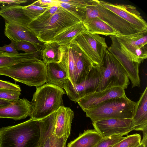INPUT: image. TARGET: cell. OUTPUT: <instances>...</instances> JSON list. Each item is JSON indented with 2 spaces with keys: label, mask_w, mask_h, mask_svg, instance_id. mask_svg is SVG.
<instances>
[{
  "label": "cell",
  "mask_w": 147,
  "mask_h": 147,
  "mask_svg": "<svg viewBox=\"0 0 147 147\" xmlns=\"http://www.w3.org/2000/svg\"><path fill=\"white\" fill-rule=\"evenodd\" d=\"M81 22L78 18L57 4L48 7L27 27L40 41L47 43L65 29Z\"/></svg>",
  "instance_id": "obj_1"
},
{
  "label": "cell",
  "mask_w": 147,
  "mask_h": 147,
  "mask_svg": "<svg viewBox=\"0 0 147 147\" xmlns=\"http://www.w3.org/2000/svg\"><path fill=\"white\" fill-rule=\"evenodd\" d=\"M40 136L38 121L30 118L0 128V147H36Z\"/></svg>",
  "instance_id": "obj_2"
},
{
  "label": "cell",
  "mask_w": 147,
  "mask_h": 147,
  "mask_svg": "<svg viewBox=\"0 0 147 147\" xmlns=\"http://www.w3.org/2000/svg\"><path fill=\"white\" fill-rule=\"evenodd\" d=\"M30 102L29 116L35 120H42L55 112L63 105V88L46 83L37 88Z\"/></svg>",
  "instance_id": "obj_3"
},
{
  "label": "cell",
  "mask_w": 147,
  "mask_h": 147,
  "mask_svg": "<svg viewBox=\"0 0 147 147\" xmlns=\"http://www.w3.org/2000/svg\"><path fill=\"white\" fill-rule=\"evenodd\" d=\"M61 59L59 63L67 74L72 84H77L85 80L93 65L83 52L72 41L60 47Z\"/></svg>",
  "instance_id": "obj_4"
},
{
  "label": "cell",
  "mask_w": 147,
  "mask_h": 147,
  "mask_svg": "<svg viewBox=\"0 0 147 147\" xmlns=\"http://www.w3.org/2000/svg\"><path fill=\"white\" fill-rule=\"evenodd\" d=\"M1 75L36 88L42 86L47 81L45 64L40 59L25 61L0 68Z\"/></svg>",
  "instance_id": "obj_5"
},
{
  "label": "cell",
  "mask_w": 147,
  "mask_h": 147,
  "mask_svg": "<svg viewBox=\"0 0 147 147\" xmlns=\"http://www.w3.org/2000/svg\"><path fill=\"white\" fill-rule=\"evenodd\" d=\"M136 103L125 94L108 99L84 112L92 122L107 119H132Z\"/></svg>",
  "instance_id": "obj_6"
},
{
  "label": "cell",
  "mask_w": 147,
  "mask_h": 147,
  "mask_svg": "<svg viewBox=\"0 0 147 147\" xmlns=\"http://www.w3.org/2000/svg\"><path fill=\"white\" fill-rule=\"evenodd\" d=\"M72 41L80 49L92 65L101 67L103 65L108 48L104 37L86 30Z\"/></svg>",
  "instance_id": "obj_7"
},
{
  "label": "cell",
  "mask_w": 147,
  "mask_h": 147,
  "mask_svg": "<svg viewBox=\"0 0 147 147\" xmlns=\"http://www.w3.org/2000/svg\"><path fill=\"white\" fill-rule=\"evenodd\" d=\"M105 69L95 91L114 87L125 89L129 84L125 70L117 59L107 50L104 59Z\"/></svg>",
  "instance_id": "obj_8"
},
{
  "label": "cell",
  "mask_w": 147,
  "mask_h": 147,
  "mask_svg": "<svg viewBox=\"0 0 147 147\" xmlns=\"http://www.w3.org/2000/svg\"><path fill=\"white\" fill-rule=\"evenodd\" d=\"M95 17L119 32L122 35L140 32L126 21L102 6L99 0H88L85 19Z\"/></svg>",
  "instance_id": "obj_9"
},
{
  "label": "cell",
  "mask_w": 147,
  "mask_h": 147,
  "mask_svg": "<svg viewBox=\"0 0 147 147\" xmlns=\"http://www.w3.org/2000/svg\"><path fill=\"white\" fill-rule=\"evenodd\" d=\"M121 48L134 62L141 64L147 57V31L115 36Z\"/></svg>",
  "instance_id": "obj_10"
},
{
  "label": "cell",
  "mask_w": 147,
  "mask_h": 147,
  "mask_svg": "<svg viewBox=\"0 0 147 147\" xmlns=\"http://www.w3.org/2000/svg\"><path fill=\"white\" fill-rule=\"evenodd\" d=\"M104 69L103 65L93 66L84 80L77 84H72L69 80L64 89L69 98L76 103L80 98L95 91Z\"/></svg>",
  "instance_id": "obj_11"
},
{
  "label": "cell",
  "mask_w": 147,
  "mask_h": 147,
  "mask_svg": "<svg viewBox=\"0 0 147 147\" xmlns=\"http://www.w3.org/2000/svg\"><path fill=\"white\" fill-rule=\"evenodd\" d=\"M112 41L107 50L117 59L126 71L131 82L132 88L140 86L139 75L140 64L134 62L122 49L115 36H110Z\"/></svg>",
  "instance_id": "obj_12"
},
{
  "label": "cell",
  "mask_w": 147,
  "mask_h": 147,
  "mask_svg": "<svg viewBox=\"0 0 147 147\" xmlns=\"http://www.w3.org/2000/svg\"><path fill=\"white\" fill-rule=\"evenodd\" d=\"M103 7L115 14L135 27L139 32L147 31V23L134 6L113 4L99 0Z\"/></svg>",
  "instance_id": "obj_13"
},
{
  "label": "cell",
  "mask_w": 147,
  "mask_h": 147,
  "mask_svg": "<svg viewBox=\"0 0 147 147\" xmlns=\"http://www.w3.org/2000/svg\"><path fill=\"white\" fill-rule=\"evenodd\" d=\"M92 125L103 137L127 135L134 130L132 119H104L92 121Z\"/></svg>",
  "instance_id": "obj_14"
},
{
  "label": "cell",
  "mask_w": 147,
  "mask_h": 147,
  "mask_svg": "<svg viewBox=\"0 0 147 147\" xmlns=\"http://www.w3.org/2000/svg\"><path fill=\"white\" fill-rule=\"evenodd\" d=\"M125 94L123 88L114 87L102 91L90 92L80 99L77 102L84 112L108 99L121 97Z\"/></svg>",
  "instance_id": "obj_15"
},
{
  "label": "cell",
  "mask_w": 147,
  "mask_h": 147,
  "mask_svg": "<svg viewBox=\"0 0 147 147\" xmlns=\"http://www.w3.org/2000/svg\"><path fill=\"white\" fill-rule=\"evenodd\" d=\"M4 34L11 41L15 42L25 41L30 42L40 50L45 43L40 41L28 27L5 21Z\"/></svg>",
  "instance_id": "obj_16"
},
{
  "label": "cell",
  "mask_w": 147,
  "mask_h": 147,
  "mask_svg": "<svg viewBox=\"0 0 147 147\" xmlns=\"http://www.w3.org/2000/svg\"><path fill=\"white\" fill-rule=\"evenodd\" d=\"M54 133L60 138L65 136L68 138L70 135L71 126L74 113L69 107L61 105L55 112Z\"/></svg>",
  "instance_id": "obj_17"
},
{
  "label": "cell",
  "mask_w": 147,
  "mask_h": 147,
  "mask_svg": "<svg viewBox=\"0 0 147 147\" xmlns=\"http://www.w3.org/2000/svg\"><path fill=\"white\" fill-rule=\"evenodd\" d=\"M30 102L26 99L19 98L7 105L0 106V118L19 120L29 116Z\"/></svg>",
  "instance_id": "obj_18"
},
{
  "label": "cell",
  "mask_w": 147,
  "mask_h": 147,
  "mask_svg": "<svg viewBox=\"0 0 147 147\" xmlns=\"http://www.w3.org/2000/svg\"><path fill=\"white\" fill-rule=\"evenodd\" d=\"M55 112L38 121L40 136L36 147H51L57 139L54 133Z\"/></svg>",
  "instance_id": "obj_19"
},
{
  "label": "cell",
  "mask_w": 147,
  "mask_h": 147,
  "mask_svg": "<svg viewBox=\"0 0 147 147\" xmlns=\"http://www.w3.org/2000/svg\"><path fill=\"white\" fill-rule=\"evenodd\" d=\"M132 121L134 130L147 131V87L136 103Z\"/></svg>",
  "instance_id": "obj_20"
},
{
  "label": "cell",
  "mask_w": 147,
  "mask_h": 147,
  "mask_svg": "<svg viewBox=\"0 0 147 147\" xmlns=\"http://www.w3.org/2000/svg\"><path fill=\"white\" fill-rule=\"evenodd\" d=\"M45 71L46 83L55 85L64 88L69 79L67 72L59 63L46 64Z\"/></svg>",
  "instance_id": "obj_21"
},
{
  "label": "cell",
  "mask_w": 147,
  "mask_h": 147,
  "mask_svg": "<svg viewBox=\"0 0 147 147\" xmlns=\"http://www.w3.org/2000/svg\"><path fill=\"white\" fill-rule=\"evenodd\" d=\"M82 22L86 30L92 34L106 36L122 35L119 32L97 17L85 19Z\"/></svg>",
  "instance_id": "obj_22"
},
{
  "label": "cell",
  "mask_w": 147,
  "mask_h": 147,
  "mask_svg": "<svg viewBox=\"0 0 147 147\" xmlns=\"http://www.w3.org/2000/svg\"><path fill=\"white\" fill-rule=\"evenodd\" d=\"M36 59H42L40 50L29 53L13 54L0 51V68Z\"/></svg>",
  "instance_id": "obj_23"
},
{
  "label": "cell",
  "mask_w": 147,
  "mask_h": 147,
  "mask_svg": "<svg viewBox=\"0 0 147 147\" xmlns=\"http://www.w3.org/2000/svg\"><path fill=\"white\" fill-rule=\"evenodd\" d=\"M103 138L95 129H88L68 143L67 147H94Z\"/></svg>",
  "instance_id": "obj_24"
},
{
  "label": "cell",
  "mask_w": 147,
  "mask_h": 147,
  "mask_svg": "<svg viewBox=\"0 0 147 147\" xmlns=\"http://www.w3.org/2000/svg\"><path fill=\"white\" fill-rule=\"evenodd\" d=\"M86 30L82 22H80L59 33L51 42H56L61 45L68 44L71 42L79 34Z\"/></svg>",
  "instance_id": "obj_25"
},
{
  "label": "cell",
  "mask_w": 147,
  "mask_h": 147,
  "mask_svg": "<svg viewBox=\"0 0 147 147\" xmlns=\"http://www.w3.org/2000/svg\"><path fill=\"white\" fill-rule=\"evenodd\" d=\"M88 0H58V5L69 11L82 22L85 18Z\"/></svg>",
  "instance_id": "obj_26"
},
{
  "label": "cell",
  "mask_w": 147,
  "mask_h": 147,
  "mask_svg": "<svg viewBox=\"0 0 147 147\" xmlns=\"http://www.w3.org/2000/svg\"><path fill=\"white\" fill-rule=\"evenodd\" d=\"M61 45L54 42L45 43L40 50L41 59L46 64L59 63L61 59L60 47Z\"/></svg>",
  "instance_id": "obj_27"
},
{
  "label": "cell",
  "mask_w": 147,
  "mask_h": 147,
  "mask_svg": "<svg viewBox=\"0 0 147 147\" xmlns=\"http://www.w3.org/2000/svg\"><path fill=\"white\" fill-rule=\"evenodd\" d=\"M48 7L38 6L32 3L27 6H22L24 14L31 21L40 15Z\"/></svg>",
  "instance_id": "obj_28"
},
{
  "label": "cell",
  "mask_w": 147,
  "mask_h": 147,
  "mask_svg": "<svg viewBox=\"0 0 147 147\" xmlns=\"http://www.w3.org/2000/svg\"><path fill=\"white\" fill-rule=\"evenodd\" d=\"M141 142V135L136 134L125 137L112 147H134L139 144Z\"/></svg>",
  "instance_id": "obj_29"
},
{
  "label": "cell",
  "mask_w": 147,
  "mask_h": 147,
  "mask_svg": "<svg viewBox=\"0 0 147 147\" xmlns=\"http://www.w3.org/2000/svg\"><path fill=\"white\" fill-rule=\"evenodd\" d=\"M125 137L121 135H114L103 137L94 147H112Z\"/></svg>",
  "instance_id": "obj_30"
},
{
  "label": "cell",
  "mask_w": 147,
  "mask_h": 147,
  "mask_svg": "<svg viewBox=\"0 0 147 147\" xmlns=\"http://www.w3.org/2000/svg\"><path fill=\"white\" fill-rule=\"evenodd\" d=\"M21 92L19 91L6 89H0V98L14 101L20 98Z\"/></svg>",
  "instance_id": "obj_31"
},
{
  "label": "cell",
  "mask_w": 147,
  "mask_h": 147,
  "mask_svg": "<svg viewBox=\"0 0 147 147\" xmlns=\"http://www.w3.org/2000/svg\"><path fill=\"white\" fill-rule=\"evenodd\" d=\"M15 45L16 49L17 51H23L25 53H29L39 51L33 44L27 41L15 42Z\"/></svg>",
  "instance_id": "obj_32"
},
{
  "label": "cell",
  "mask_w": 147,
  "mask_h": 147,
  "mask_svg": "<svg viewBox=\"0 0 147 147\" xmlns=\"http://www.w3.org/2000/svg\"><path fill=\"white\" fill-rule=\"evenodd\" d=\"M0 89H6L21 91L19 85L10 82L0 80Z\"/></svg>",
  "instance_id": "obj_33"
},
{
  "label": "cell",
  "mask_w": 147,
  "mask_h": 147,
  "mask_svg": "<svg viewBox=\"0 0 147 147\" xmlns=\"http://www.w3.org/2000/svg\"><path fill=\"white\" fill-rule=\"evenodd\" d=\"M32 3L36 5L44 7H48L58 4V0H41L37 1Z\"/></svg>",
  "instance_id": "obj_34"
},
{
  "label": "cell",
  "mask_w": 147,
  "mask_h": 147,
  "mask_svg": "<svg viewBox=\"0 0 147 147\" xmlns=\"http://www.w3.org/2000/svg\"><path fill=\"white\" fill-rule=\"evenodd\" d=\"M0 51L10 53H19L16 49L15 42L13 41H11V43L8 45L0 47Z\"/></svg>",
  "instance_id": "obj_35"
},
{
  "label": "cell",
  "mask_w": 147,
  "mask_h": 147,
  "mask_svg": "<svg viewBox=\"0 0 147 147\" xmlns=\"http://www.w3.org/2000/svg\"><path fill=\"white\" fill-rule=\"evenodd\" d=\"M67 139L65 136L60 138H57L51 147H65L66 146Z\"/></svg>",
  "instance_id": "obj_36"
},
{
  "label": "cell",
  "mask_w": 147,
  "mask_h": 147,
  "mask_svg": "<svg viewBox=\"0 0 147 147\" xmlns=\"http://www.w3.org/2000/svg\"><path fill=\"white\" fill-rule=\"evenodd\" d=\"M28 1L26 0H0L1 3H7L9 5H19Z\"/></svg>",
  "instance_id": "obj_37"
},
{
  "label": "cell",
  "mask_w": 147,
  "mask_h": 147,
  "mask_svg": "<svg viewBox=\"0 0 147 147\" xmlns=\"http://www.w3.org/2000/svg\"><path fill=\"white\" fill-rule=\"evenodd\" d=\"M143 138L141 142L143 143L145 147H147V131L143 132Z\"/></svg>",
  "instance_id": "obj_38"
},
{
  "label": "cell",
  "mask_w": 147,
  "mask_h": 147,
  "mask_svg": "<svg viewBox=\"0 0 147 147\" xmlns=\"http://www.w3.org/2000/svg\"><path fill=\"white\" fill-rule=\"evenodd\" d=\"M13 102L14 101L6 100L0 98V106L8 105Z\"/></svg>",
  "instance_id": "obj_39"
},
{
  "label": "cell",
  "mask_w": 147,
  "mask_h": 147,
  "mask_svg": "<svg viewBox=\"0 0 147 147\" xmlns=\"http://www.w3.org/2000/svg\"><path fill=\"white\" fill-rule=\"evenodd\" d=\"M134 147H145L144 144L142 142H141L140 143L137 145L135 146Z\"/></svg>",
  "instance_id": "obj_40"
},
{
  "label": "cell",
  "mask_w": 147,
  "mask_h": 147,
  "mask_svg": "<svg viewBox=\"0 0 147 147\" xmlns=\"http://www.w3.org/2000/svg\"><path fill=\"white\" fill-rule=\"evenodd\" d=\"M65 147H67L66 146H65Z\"/></svg>",
  "instance_id": "obj_41"
},
{
  "label": "cell",
  "mask_w": 147,
  "mask_h": 147,
  "mask_svg": "<svg viewBox=\"0 0 147 147\" xmlns=\"http://www.w3.org/2000/svg\"><path fill=\"white\" fill-rule=\"evenodd\" d=\"M1 3H0V5Z\"/></svg>",
  "instance_id": "obj_42"
}]
</instances>
